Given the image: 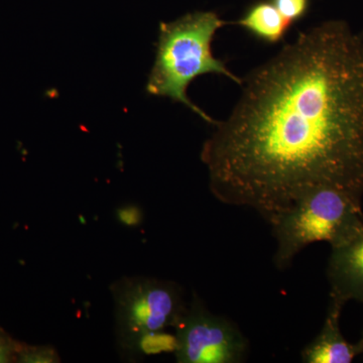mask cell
Returning a JSON list of instances; mask_svg holds the SVG:
<instances>
[{
  "label": "cell",
  "mask_w": 363,
  "mask_h": 363,
  "mask_svg": "<svg viewBox=\"0 0 363 363\" xmlns=\"http://www.w3.org/2000/svg\"><path fill=\"white\" fill-rule=\"evenodd\" d=\"M204 143L212 194L267 222L319 187L363 198V38L332 20L243 78Z\"/></svg>",
  "instance_id": "1"
},
{
  "label": "cell",
  "mask_w": 363,
  "mask_h": 363,
  "mask_svg": "<svg viewBox=\"0 0 363 363\" xmlns=\"http://www.w3.org/2000/svg\"><path fill=\"white\" fill-rule=\"evenodd\" d=\"M226 25L228 23L214 11H195L171 23H162L147 92L184 104L214 125L216 121L189 99L187 90L196 78L207 74L222 75L235 84H242L243 78L233 74L212 52L215 35Z\"/></svg>",
  "instance_id": "2"
},
{
  "label": "cell",
  "mask_w": 363,
  "mask_h": 363,
  "mask_svg": "<svg viewBox=\"0 0 363 363\" xmlns=\"http://www.w3.org/2000/svg\"><path fill=\"white\" fill-rule=\"evenodd\" d=\"M362 201L338 189L319 187L272 216L267 222L277 241L274 266L290 267L312 243L324 241L335 247L350 240L363 227Z\"/></svg>",
  "instance_id": "3"
},
{
  "label": "cell",
  "mask_w": 363,
  "mask_h": 363,
  "mask_svg": "<svg viewBox=\"0 0 363 363\" xmlns=\"http://www.w3.org/2000/svg\"><path fill=\"white\" fill-rule=\"evenodd\" d=\"M111 292L117 340L125 350H135L138 341L147 334L175 327L188 308L173 281L123 278L111 286Z\"/></svg>",
  "instance_id": "4"
},
{
  "label": "cell",
  "mask_w": 363,
  "mask_h": 363,
  "mask_svg": "<svg viewBox=\"0 0 363 363\" xmlns=\"http://www.w3.org/2000/svg\"><path fill=\"white\" fill-rule=\"evenodd\" d=\"M180 363H240L248 350L247 338L233 322L208 311L197 296L177 323Z\"/></svg>",
  "instance_id": "5"
},
{
  "label": "cell",
  "mask_w": 363,
  "mask_h": 363,
  "mask_svg": "<svg viewBox=\"0 0 363 363\" xmlns=\"http://www.w3.org/2000/svg\"><path fill=\"white\" fill-rule=\"evenodd\" d=\"M330 298L344 305L363 303V227L350 240L331 247L327 267Z\"/></svg>",
  "instance_id": "6"
},
{
  "label": "cell",
  "mask_w": 363,
  "mask_h": 363,
  "mask_svg": "<svg viewBox=\"0 0 363 363\" xmlns=\"http://www.w3.org/2000/svg\"><path fill=\"white\" fill-rule=\"evenodd\" d=\"M343 303L330 298L321 331L301 352L305 363H350L357 357L355 344L344 338L340 329Z\"/></svg>",
  "instance_id": "7"
},
{
  "label": "cell",
  "mask_w": 363,
  "mask_h": 363,
  "mask_svg": "<svg viewBox=\"0 0 363 363\" xmlns=\"http://www.w3.org/2000/svg\"><path fill=\"white\" fill-rule=\"evenodd\" d=\"M234 25L262 42L277 44L284 40L292 23L281 16L271 0H259L248 7Z\"/></svg>",
  "instance_id": "8"
},
{
  "label": "cell",
  "mask_w": 363,
  "mask_h": 363,
  "mask_svg": "<svg viewBox=\"0 0 363 363\" xmlns=\"http://www.w3.org/2000/svg\"><path fill=\"white\" fill-rule=\"evenodd\" d=\"M178 348V339L176 335L164 333L162 331L152 332L143 336L138 341L136 350H142L147 354H155L161 352H175Z\"/></svg>",
  "instance_id": "9"
},
{
  "label": "cell",
  "mask_w": 363,
  "mask_h": 363,
  "mask_svg": "<svg viewBox=\"0 0 363 363\" xmlns=\"http://www.w3.org/2000/svg\"><path fill=\"white\" fill-rule=\"evenodd\" d=\"M56 350L51 346H30L23 343L18 352V362L55 363L60 362Z\"/></svg>",
  "instance_id": "10"
},
{
  "label": "cell",
  "mask_w": 363,
  "mask_h": 363,
  "mask_svg": "<svg viewBox=\"0 0 363 363\" xmlns=\"http://www.w3.org/2000/svg\"><path fill=\"white\" fill-rule=\"evenodd\" d=\"M281 16L291 23L302 20L310 9L311 0H271Z\"/></svg>",
  "instance_id": "11"
},
{
  "label": "cell",
  "mask_w": 363,
  "mask_h": 363,
  "mask_svg": "<svg viewBox=\"0 0 363 363\" xmlns=\"http://www.w3.org/2000/svg\"><path fill=\"white\" fill-rule=\"evenodd\" d=\"M21 345L0 327V363L18 362Z\"/></svg>",
  "instance_id": "12"
},
{
  "label": "cell",
  "mask_w": 363,
  "mask_h": 363,
  "mask_svg": "<svg viewBox=\"0 0 363 363\" xmlns=\"http://www.w3.org/2000/svg\"><path fill=\"white\" fill-rule=\"evenodd\" d=\"M119 221L128 226H136L143 220V213L140 208L136 206H126L121 208L117 212Z\"/></svg>",
  "instance_id": "13"
},
{
  "label": "cell",
  "mask_w": 363,
  "mask_h": 363,
  "mask_svg": "<svg viewBox=\"0 0 363 363\" xmlns=\"http://www.w3.org/2000/svg\"><path fill=\"white\" fill-rule=\"evenodd\" d=\"M355 345H357L358 355H363V333L362 338Z\"/></svg>",
  "instance_id": "14"
},
{
  "label": "cell",
  "mask_w": 363,
  "mask_h": 363,
  "mask_svg": "<svg viewBox=\"0 0 363 363\" xmlns=\"http://www.w3.org/2000/svg\"><path fill=\"white\" fill-rule=\"evenodd\" d=\"M359 35H362V37L363 38V30L362 33H359Z\"/></svg>",
  "instance_id": "15"
}]
</instances>
